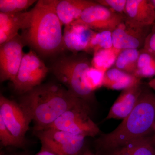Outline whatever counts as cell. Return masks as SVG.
Masks as SVG:
<instances>
[{"mask_svg":"<svg viewBox=\"0 0 155 155\" xmlns=\"http://www.w3.org/2000/svg\"><path fill=\"white\" fill-rule=\"evenodd\" d=\"M81 99L62 84L48 82L21 94L19 103L34 122L35 130L51 125Z\"/></svg>","mask_w":155,"mask_h":155,"instance_id":"obj_1","label":"cell"},{"mask_svg":"<svg viewBox=\"0 0 155 155\" xmlns=\"http://www.w3.org/2000/svg\"><path fill=\"white\" fill-rule=\"evenodd\" d=\"M148 85H144L135 107L113 131L97 139V147L109 152L128 143L147 136L153 131L155 123V94Z\"/></svg>","mask_w":155,"mask_h":155,"instance_id":"obj_2","label":"cell"},{"mask_svg":"<svg viewBox=\"0 0 155 155\" xmlns=\"http://www.w3.org/2000/svg\"><path fill=\"white\" fill-rule=\"evenodd\" d=\"M29 28L23 37L25 43L40 54L53 56L64 48L62 26L54 0H40L32 9Z\"/></svg>","mask_w":155,"mask_h":155,"instance_id":"obj_3","label":"cell"},{"mask_svg":"<svg viewBox=\"0 0 155 155\" xmlns=\"http://www.w3.org/2000/svg\"><path fill=\"white\" fill-rule=\"evenodd\" d=\"M91 59L84 52L59 58L53 65V74L57 80L75 97L89 104L95 101V92L87 82V72L91 67Z\"/></svg>","mask_w":155,"mask_h":155,"instance_id":"obj_4","label":"cell"},{"mask_svg":"<svg viewBox=\"0 0 155 155\" xmlns=\"http://www.w3.org/2000/svg\"><path fill=\"white\" fill-rule=\"evenodd\" d=\"M89 104L84 100H80L51 125L44 128L63 130L86 137L96 136L99 134L100 128L92 119Z\"/></svg>","mask_w":155,"mask_h":155,"instance_id":"obj_5","label":"cell"},{"mask_svg":"<svg viewBox=\"0 0 155 155\" xmlns=\"http://www.w3.org/2000/svg\"><path fill=\"white\" fill-rule=\"evenodd\" d=\"M33 133L41 147L56 155H81L84 152L85 137L52 128L33 130Z\"/></svg>","mask_w":155,"mask_h":155,"instance_id":"obj_6","label":"cell"},{"mask_svg":"<svg viewBox=\"0 0 155 155\" xmlns=\"http://www.w3.org/2000/svg\"><path fill=\"white\" fill-rule=\"evenodd\" d=\"M49 69L34 51L25 54L17 76L12 82L19 94L25 93L42 84Z\"/></svg>","mask_w":155,"mask_h":155,"instance_id":"obj_7","label":"cell"},{"mask_svg":"<svg viewBox=\"0 0 155 155\" xmlns=\"http://www.w3.org/2000/svg\"><path fill=\"white\" fill-rule=\"evenodd\" d=\"M0 118L15 138L22 145L31 120L19 103L0 96Z\"/></svg>","mask_w":155,"mask_h":155,"instance_id":"obj_8","label":"cell"},{"mask_svg":"<svg viewBox=\"0 0 155 155\" xmlns=\"http://www.w3.org/2000/svg\"><path fill=\"white\" fill-rule=\"evenodd\" d=\"M152 25L140 26L125 18L112 32L113 48L119 53L127 49L143 48Z\"/></svg>","mask_w":155,"mask_h":155,"instance_id":"obj_9","label":"cell"},{"mask_svg":"<svg viewBox=\"0 0 155 155\" xmlns=\"http://www.w3.org/2000/svg\"><path fill=\"white\" fill-rule=\"evenodd\" d=\"M25 41L18 35L7 42L0 45V81L13 82L17 76L24 54Z\"/></svg>","mask_w":155,"mask_h":155,"instance_id":"obj_10","label":"cell"},{"mask_svg":"<svg viewBox=\"0 0 155 155\" xmlns=\"http://www.w3.org/2000/svg\"><path fill=\"white\" fill-rule=\"evenodd\" d=\"M125 18L124 15L115 13L95 2L83 11L78 20L96 32H113Z\"/></svg>","mask_w":155,"mask_h":155,"instance_id":"obj_11","label":"cell"},{"mask_svg":"<svg viewBox=\"0 0 155 155\" xmlns=\"http://www.w3.org/2000/svg\"><path fill=\"white\" fill-rule=\"evenodd\" d=\"M95 32L78 20L66 25L63 34L64 48L73 54H87L91 41Z\"/></svg>","mask_w":155,"mask_h":155,"instance_id":"obj_12","label":"cell"},{"mask_svg":"<svg viewBox=\"0 0 155 155\" xmlns=\"http://www.w3.org/2000/svg\"><path fill=\"white\" fill-rule=\"evenodd\" d=\"M32 16V9L28 12L17 13L0 12V45L17 36L21 29H28Z\"/></svg>","mask_w":155,"mask_h":155,"instance_id":"obj_13","label":"cell"},{"mask_svg":"<svg viewBox=\"0 0 155 155\" xmlns=\"http://www.w3.org/2000/svg\"><path fill=\"white\" fill-rule=\"evenodd\" d=\"M144 85L141 82L122 90L110 109L105 120H123L127 117L136 105Z\"/></svg>","mask_w":155,"mask_h":155,"instance_id":"obj_14","label":"cell"},{"mask_svg":"<svg viewBox=\"0 0 155 155\" xmlns=\"http://www.w3.org/2000/svg\"><path fill=\"white\" fill-rule=\"evenodd\" d=\"M125 18L140 26H150L155 22V10L151 0H127Z\"/></svg>","mask_w":155,"mask_h":155,"instance_id":"obj_15","label":"cell"},{"mask_svg":"<svg viewBox=\"0 0 155 155\" xmlns=\"http://www.w3.org/2000/svg\"><path fill=\"white\" fill-rule=\"evenodd\" d=\"M95 3L87 0H54L56 14L65 26L79 19L83 11Z\"/></svg>","mask_w":155,"mask_h":155,"instance_id":"obj_16","label":"cell"},{"mask_svg":"<svg viewBox=\"0 0 155 155\" xmlns=\"http://www.w3.org/2000/svg\"><path fill=\"white\" fill-rule=\"evenodd\" d=\"M135 76L112 67L105 73L103 87L113 90H124L140 83Z\"/></svg>","mask_w":155,"mask_h":155,"instance_id":"obj_17","label":"cell"},{"mask_svg":"<svg viewBox=\"0 0 155 155\" xmlns=\"http://www.w3.org/2000/svg\"><path fill=\"white\" fill-rule=\"evenodd\" d=\"M108 155H155L153 137H144L108 152Z\"/></svg>","mask_w":155,"mask_h":155,"instance_id":"obj_18","label":"cell"},{"mask_svg":"<svg viewBox=\"0 0 155 155\" xmlns=\"http://www.w3.org/2000/svg\"><path fill=\"white\" fill-rule=\"evenodd\" d=\"M140 54V50H122L116 58L114 67L126 73L134 75Z\"/></svg>","mask_w":155,"mask_h":155,"instance_id":"obj_19","label":"cell"},{"mask_svg":"<svg viewBox=\"0 0 155 155\" xmlns=\"http://www.w3.org/2000/svg\"><path fill=\"white\" fill-rule=\"evenodd\" d=\"M134 75L141 80L155 76V57L143 48L140 49L136 69Z\"/></svg>","mask_w":155,"mask_h":155,"instance_id":"obj_20","label":"cell"},{"mask_svg":"<svg viewBox=\"0 0 155 155\" xmlns=\"http://www.w3.org/2000/svg\"><path fill=\"white\" fill-rule=\"evenodd\" d=\"M119 54L113 48L97 51L93 54L91 61L92 66L106 72L114 67Z\"/></svg>","mask_w":155,"mask_h":155,"instance_id":"obj_21","label":"cell"},{"mask_svg":"<svg viewBox=\"0 0 155 155\" xmlns=\"http://www.w3.org/2000/svg\"><path fill=\"white\" fill-rule=\"evenodd\" d=\"M113 48L112 31H96L91 41L87 54H93L95 52L99 50L109 49Z\"/></svg>","mask_w":155,"mask_h":155,"instance_id":"obj_22","label":"cell"},{"mask_svg":"<svg viewBox=\"0 0 155 155\" xmlns=\"http://www.w3.org/2000/svg\"><path fill=\"white\" fill-rule=\"evenodd\" d=\"M35 2L34 0H0V11L4 13L23 12Z\"/></svg>","mask_w":155,"mask_h":155,"instance_id":"obj_23","label":"cell"},{"mask_svg":"<svg viewBox=\"0 0 155 155\" xmlns=\"http://www.w3.org/2000/svg\"><path fill=\"white\" fill-rule=\"evenodd\" d=\"M105 72L91 66L87 73V82L92 91L95 92L103 87Z\"/></svg>","mask_w":155,"mask_h":155,"instance_id":"obj_24","label":"cell"},{"mask_svg":"<svg viewBox=\"0 0 155 155\" xmlns=\"http://www.w3.org/2000/svg\"><path fill=\"white\" fill-rule=\"evenodd\" d=\"M0 142L3 147H22L6 127L4 121L0 118Z\"/></svg>","mask_w":155,"mask_h":155,"instance_id":"obj_25","label":"cell"},{"mask_svg":"<svg viewBox=\"0 0 155 155\" xmlns=\"http://www.w3.org/2000/svg\"><path fill=\"white\" fill-rule=\"evenodd\" d=\"M95 1L115 13L125 16L127 0H96Z\"/></svg>","mask_w":155,"mask_h":155,"instance_id":"obj_26","label":"cell"},{"mask_svg":"<svg viewBox=\"0 0 155 155\" xmlns=\"http://www.w3.org/2000/svg\"><path fill=\"white\" fill-rule=\"evenodd\" d=\"M143 48L155 57V22L152 25L150 32L146 38Z\"/></svg>","mask_w":155,"mask_h":155,"instance_id":"obj_27","label":"cell"},{"mask_svg":"<svg viewBox=\"0 0 155 155\" xmlns=\"http://www.w3.org/2000/svg\"><path fill=\"white\" fill-rule=\"evenodd\" d=\"M35 155H56L51 151L41 147V149Z\"/></svg>","mask_w":155,"mask_h":155,"instance_id":"obj_28","label":"cell"},{"mask_svg":"<svg viewBox=\"0 0 155 155\" xmlns=\"http://www.w3.org/2000/svg\"><path fill=\"white\" fill-rule=\"evenodd\" d=\"M147 84L150 88L152 89L155 91V78L150 80Z\"/></svg>","mask_w":155,"mask_h":155,"instance_id":"obj_29","label":"cell"},{"mask_svg":"<svg viewBox=\"0 0 155 155\" xmlns=\"http://www.w3.org/2000/svg\"><path fill=\"white\" fill-rule=\"evenodd\" d=\"M81 155H98L97 154L94 153L91 151L89 150H87L85 151Z\"/></svg>","mask_w":155,"mask_h":155,"instance_id":"obj_30","label":"cell"},{"mask_svg":"<svg viewBox=\"0 0 155 155\" xmlns=\"http://www.w3.org/2000/svg\"><path fill=\"white\" fill-rule=\"evenodd\" d=\"M153 132H154V136L153 137V140L155 146V123L154 126L153 131Z\"/></svg>","mask_w":155,"mask_h":155,"instance_id":"obj_31","label":"cell"},{"mask_svg":"<svg viewBox=\"0 0 155 155\" xmlns=\"http://www.w3.org/2000/svg\"><path fill=\"white\" fill-rule=\"evenodd\" d=\"M151 1L153 5L154 6L155 10V0H151Z\"/></svg>","mask_w":155,"mask_h":155,"instance_id":"obj_32","label":"cell"},{"mask_svg":"<svg viewBox=\"0 0 155 155\" xmlns=\"http://www.w3.org/2000/svg\"><path fill=\"white\" fill-rule=\"evenodd\" d=\"M0 155H2V153H1V154H0Z\"/></svg>","mask_w":155,"mask_h":155,"instance_id":"obj_33","label":"cell"}]
</instances>
